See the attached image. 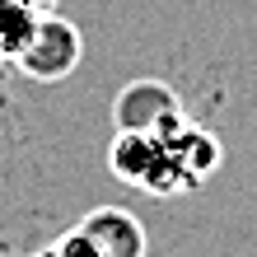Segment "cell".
<instances>
[{
	"instance_id": "cell-3",
	"label": "cell",
	"mask_w": 257,
	"mask_h": 257,
	"mask_svg": "<svg viewBox=\"0 0 257 257\" xmlns=\"http://www.w3.org/2000/svg\"><path fill=\"white\" fill-rule=\"evenodd\" d=\"M75 234L84 238L98 257H145V229L136 224L131 210L122 206H98L75 224Z\"/></svg>"
},
{
	"instance_id": "cell-5",
	"label": "cell",
	"mask_w": 257,
	"mask_h": 257,
	"mask_svg": "<svg viewBox=\"0 0 257 257\" xmlns=\"http://www.w3.org/2000/svg\"><path fill=\"white\" fill-rule=\"evenodd\" d=\"M14 5H24V10H33V14H56L61 0H14Z\"/></svg>"
},
{
	"instance_id": "cell-4",
	"label": "cell",
	"mask_w": 257,
	"mask_h": 257,
	"mask_svg": "<svg viewBox=\"0 0 257 257\" xmlns=\"http://www.w3.org/2000/svg\"><path fill=\"white\" fill-rule=\"evenodd\" d=\"M38 257H98V252H94V248H89V243H84L80 234L70 229V234H61V238H56L52 248H42Z\"/></svg>"
},
{
	"instance_id": "cell-6",
	"label": "cell",
	"mask_w": 257,
	"mask_h": 257,
	"mask_svg": "<svg viewBox=\"0 0 257 257\" xmlns=\"http://www.w3.org/2000/svg\"><path fill=\"white\" fill-rule=\"evenodd\" d=\"M0 66H5V56H0Z\"/></svg>"
},
{
	"instance_id": "cell-2",
	"label": "cell",
	"mask_w": 257,
	"mask_h": 257,
	"mask_svg": "<svg viewBox=\"0 0 257 257\" xmlns=\"http://www.w3.org/2000/svg\"><path fill=\"white\" fill-rule=\"evenodd\" d=\"M112 117H117V131H145L155 136L164 126L183 122V98L173 94L164 80H131L112 103Z\"/></svg>"
},
{
	"instance_id": "cell-1",
	"label": "cell",
	"mask_w": 257,
	"mask_h": 257,
	"mask_svg": "<svg viewBox=\"0 0 257 257\" xmlns=\"http://www.w3.org/2000/svg\"><path fill=\"white\" fill-rule=\"evenodd\" d=\"M14 66H19L28 80H66V75L80 66V28L56 19V14H38L28 42L19 47V56H14Z\"/></svg>"
}]
</instances>
